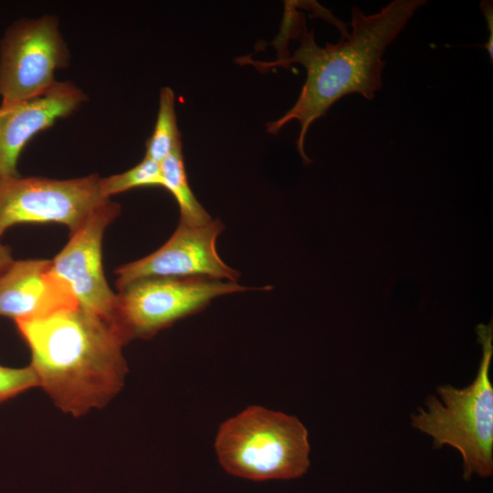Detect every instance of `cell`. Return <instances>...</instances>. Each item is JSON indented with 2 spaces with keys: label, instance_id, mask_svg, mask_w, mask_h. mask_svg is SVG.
Wrapping results in <instances>:
<instances>
[{
  "label": "cell",
  "instance_id": "6da1fadb",
  "mask_svg": "<svg viewBox=\"0 0 493 493\" xmlns=\"http://www.w3.org/2000/svg\"><path fill=\"white\" fill-rule=\"evenodd\" d=\"M425 0H393L372 15H364L358 7L351 10V32L337 44L317 45L313 31L308 32L302 13L294 5L285 8L278 35L283 42L299 39L293 55L272 62L253 60L250 56L236 58V63L250 64L259 71L272 68H288L292 63L305 68L306 80L293 107L280 119L268 122L267 130L276 134L288 121L300 123L297 149L305 163L311 161L304 151L310 124L326 114L334 102L345 95L359 93L372 100L382 89L383 60L387 47L405 27Z\"/></svg>",
  "mask_w": 493,
  "mask_h": 493
},
{
  "label": "cell",
  "instance_id": "7a4b0ae2",
  "mask_svg": "<svg viewBox=\"0 0 493 493\" xmlns=\"http://www.w3.org/2000/svg\"><path fill=\"white\" fill-rule=\"evenodd\" d=\"M39 386L75 417L105 406L122 388L125 341L106 319L79 306L16 321Z\"/></svg>",
  "mask_w": 493,
  "mask_h": 493
},
{
  "label": "cell",
  "instance_id": "3957f363",
  "mask_svg": "<svg viewBox=\"0 0 493 493\" xmlns=\"http://www.w3.org/2000/svg\"><path fill=\"white\" fill-rule=\"evenodd\" d=\"M476 330L482 358L475 380L463 388L438 386L439 398L429 395L425 409L418 408L411 415L412 426L431 436L435 447L450 446L460 453L467 481L473 476L493 475L492 321L478 324Z\"/></svg>",
  "mask_w": 493,
  "mask_h": 493
},
{
  "label": "cell",
  "instance_id": "277c9868",
  "mask_svg": "<svg viewBox=\"0 0 493 493\" xmlns=\"http://www.w3.org/2000/svg\"><path fill=\"white\" fill-rule=\"evenodd\" d=\"M215 448L228 474L254 481L298 478L310 464L304 425L296 416L257 405L220 425Z\"/></svg>",
  "mask_w": 493,
  "mask_h": 493
},
{
  "label": "cell",
  "instance_id": "5b68a950",
  "mask_svg": "<svg viewBox=\"0 0 493 493\" xmlns=\"http://www.w3.org/2000/svg\"><path fill=\"white\" fill-rule=\"evenodd\" d=\"M252 289L236 282L194 278H152L120 289L111 324L127 343L148 339L195 314L215 298Z\"/></svg>",
  "mask_w": 493,
  "mask_h": 493
},
{
  "label": "cell",
  "instance_id": "8992f818",
  "mask_svg": "<svg viewBox=\"0 0 493 493\" xmlns=\"http://www.w3.org/2000/svg\"><path fill=\"white\" fill-rule=\"evenodd\" d=\"M97 173L72 179L0 177V237L23 223L55 222L75 233L110 198L105 197Z\"/></svg>",
  "mask_w": 493,
  "mask_h": 493
},
{
  "label": "cell",
  "instance_id": "52a82bcc",
  "mask_svg": "<svg viewBox=\"0 0 493 493\" xmlns=\"http://www.w3.org/2000/svg\"><path fill=\"white\" fill-rule=\"evenodd\" d=\"M69 52L53 16L22 18L5 31L0 43L1 103L38 96L58 80Z\"/></svg>",
  "mask_w": 493,
  "mask_h": 493
},
{
  "label": "cell",
  "instance_id": "ba28073f",
  "mask_svg": "<svg viewBox=\"0 0 493 493\" xmlns=\"http://www.w3.org/2000/svg\"><path fill=\"white\" fill-rule=\"evenodd\" d=\"M223 229L224 224L219 219L198 226L179 222L172 236L159 249L115 271L119 290L152 278H204L236 282L240 274L227 266L216 250V240Z\"/></svg>",
  "mask_w": 493,
  "mask_h": 493
},
{
  "label": "cell",
  "instance_id": "9c48e42d",
  "mask_svg": "<svg viewBox=\"0 0 493 493\" xmlns=\"http://www.w3.org/2000/svg\"><path fill=\"white\" fill-rule=\"evenodd\" d=\"M111 199L93 213L72 235L52 263L54 273L69 288L79 307L111 323L117 301L102 268V239L120 214Z\"/></svg>",
  "mask_w": 493,
  "mask_h": 493
},
{
  "label": "cell",
  "instance_id": "30bf717a",
  "mask_svg": "<svg viewBox=\"0 0 493 493\" xmlns=\"http://www.w3.org/2000/svg\"><path fill=\"white\" fill-rule=\"evenodd\" d=\"M86 95L70 81H58L46 92L0 105V177L19 176L17 163L26 144L57 120L76 111Z\"/></svg>",
  "mask_w": 493,
  "mask_h": 493
},
{
  "label": "cell",
  "instance_id": "8fae6325",
  "mask_svg": "<svg viewBox=\"0 0 493 493\" xmlns=\"http://www.w3.org/2000/svg\"><path fill=\"white\" fill-rule=\"evenodd\" d=\"M77 306L69 288L54 273L51 260H14L0 275V316L15 322Z\"/></svg>",
  "mask_w": 493,
  "mask_h": 493
},
{
  "label": "cell",
  "instance_id": "7c38bea8",
  "mask_svg": "<svg viewBox=\"0 0 493 493\" xmlns=\"http://www.w3.org/2000/svg\"><path fill=\"white\" fill-rule=\"evenodd\" d=\"M163 187L168 190L178 204L180 222L188 225H204L212 220L198 202L188 183L182 149L161 163Z\"/></svg>",
  "mask_w": 493,
  "mask_h": 493
},
{
  "label": "cell",
  "instance_id": "4fadbf2b",
  "mask_svg": "<svg viewBox=\"0 0 493 493\" xmlns=\"http://www.w3.org/2000/svg\"><path fill=\"white\" fill-rule=\"evenodd\" d=\"M146 158L162 163L182 149L181 132L175 113L174 93L169 87L160 90L159 109L153 131L146 142Z\"/></svg>",
  "mask_w": 493,
  "mask_h": 493
},
{
  "label": "cell",
  "instance_id": "5bb4252c",
  "mask_svg": "<svg viewBox=\"0 0 493 493\" xmlns=\"http://www.w3.org/2000/svg\"><path fill=\"white\" fill-rule=\"evenodd\" d=\"M163 184L161 163L146 157L128 171L100 180L101 193L107 198L133 188L163 187Z\"/></svg>",
  "mask_w": 493,
  "mask_h": 493
},
{
  "label": "cell",
  "instance_id": "9a60e30c",
  "mask_svg": "<svg viewBox=\"0 0 493 493\" xmlns=\"http://www.w3.org/2000/svg\"><path fill=\"white\" fill-rule=\"evenodd\" d=\"M37 386L39 380L30 365L23 368L0 365V403Z\"/></svg>",
  "mask_w": 493,
  "mask_h": 493
},
{
  "label": "cell",
  "instance_id": "2e32d148",
  "mask_svg": "<svg viewBox=\"0 0 493 493\" xmlns=\"http://www.w3.org/2000/svg\"><path fill=\"white\" fill-rule=\"evenodd\" d=\"M480 9L485 16L489 31V37L487 43L483 46L488 54L490 63L493 61V5L492 1L485 0L480 2Z\"/></svg>",
  "mask_w": 493,
  "mask_h": 493
},
{
  "label": "cell",
  "instance_id": "e0dca14e",
  "mask_svg": "<svg viewBox=\"0 0 493 493\" xmlns=\"http://www.w3.org/2000/svg\"><path fill=\"white\" fill-rule=\"evenodd\" d=\"M13 261L14 259L10 247L0 242V275Z\"/></svg>",
  "mask_w": 493,
  "mask_h": 493
}]
</instances>
